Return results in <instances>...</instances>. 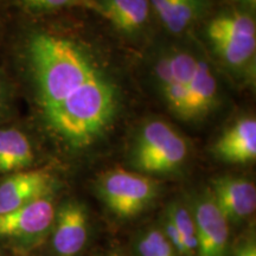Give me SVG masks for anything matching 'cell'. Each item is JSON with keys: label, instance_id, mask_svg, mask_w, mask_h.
Wrapping results in <instances>:
<instances>
[{"label": "cell", "instance_id": "obj_20", "mask_svg": "<svg viewBox=\"0 0 256 256\" xmlns=\"http://www.w3.org/2000/svg\"><path fill=\"white\" fill-rule=\"evenodd\" d=\"M10 104V90L4 78L0 76V119L4 116Z\"/></svg>", "mask_w": 256, "mask_h": 256}, {"label": "cell", "instance_id": "obj_15", "mask_svg": "<svg viewBox=\"0 0 256 256\" xmlns=\"http://www.w3.org/2000/svg\"><path fill=\"white\" fill-rule=\"evenodd\" d=\"M168 218L174 224L186 249V256H197L196 224L190 206L180 200H174L165 211Z\"/></svg>", "mask_w": 256, "mask_h": 256}, {"label": "cell", "instance_id": "obj_2", "mask_svg": "<svg viewBox=\"0 0 256 256\" xmlns=\"http://www.w3.org/2000/svg\"><path fill=\"white\" fill-rule=\"evenodd\" d=\"M148 74L166 107L178 119L204 120L220 104V83L206 51L196 43H170L156 48Z\"/></svg>", "mask_w": 256, "mask_h": 256}, {"label": "cell", "instance_id": "obj_9", "mask_svg": "<svg viewBox=\"0 0 256 256\" xmlns=\"http://www.w3.org/2000/svg\"><path fill=\"white\" fill-rule=\"evenodd\" d=\"M56 185L55 176L46 170H24L11 174L0 184V214L51 196Z\"/></svg>", "mask_w": 256, "mask_h": 256}, {"label": "cell", "instance_id": "obj_5", "mask_svg": "<svg viewBox=\"0 0 256 256\" xmlns=\"http://www.w3.org/2000/svg\"><path fill=\"white\" fill-rule=\"evenodd\" d=\"M95 188L107 209L122 220L133 218L148 209L159 194V184L150 176L122 168L104 171Z\"/></svg>", "mask_w": 256, "mask_h": 256}, {"label": "cell", "instance_id": "obj_6", "mask_svg": "<svg viewBox=\"0 0 256 256\" xmlns=\"http://www.w3.org/2000/svg\"><path fill=\"white\" fill-rule=\"evenodd\" d=\"M55 214L54 194L0 214V240L18 250H30L50 235Z\"/></svg>", "mask_w": 256, "mask_h": 256}, {"label": "cell", "instance_id": "obj_8", "mask_svg": "<svg viewBox=\"0 0 256 256\" xmlns=\"http://www.w3.org/2000/svg\"><path fill=\"white\" fill-rule=\"evenodd\" d=\"M50 234L56 256H78L89 238V214L84 204L72 198L63 202L56 208Z\"/></svg>", "mask_w": 256, "mask_h": 256}, {"label": "cell", "instance_id": "obj_1", "mask_svg": "<svg viewBox=\"0 0 256 256\" xmlns=\"http://www.w3.org/2000/svg\"><path fill=\"white\" fill-rule=\"evenodd\" d=\"M23 60L44 127L63 148L89 151L110 133L124 92L119 70L95 42L70 28H34Z\"/></svg>", "mask_w": 256, "mask_h": 256}, {"label": "cell", "instance_id": "obj_13", "mask_svg": "<svg viewBox=\"0 0 256 256\" xmlns=\"http://www.w3.org/2000/svg\"><path fill=\"white\" fill-rule=\"evenodd\" d=\"M153 16L174 37L188 34L206 14V0H150Z\"/></svg>", "mask_w": 256, "mask_h": 256}, {"label": "cell", "instance_id": "obj_18", "mask_svg": "<svg viewBox=\"0 0 256 256\" xmlns=\"http://www.w3.org/2000/svg\"><path fill=\"white\" fill-rule=\"evenodd\" d=\"M160 229L164 232V235L168 240V242L171 243L172 247L174 248V250L178 252V255L186 256V249H185L183 240H182L180 235H179L177 229H176L174 224L172 223V220L168 218V216L166 214L162 220V228Z\"/></svg>", "mask_w": 256, "mask_h": 256}, {"label": "cell", "instance_id": "obj_10", "mask_svg": "<svg viewBox=\"0 0 256 256\" xmlns=\"http://www.w3.org/2000/svg\"><path fill=\"white\" fill-rule=\"evenodd\" d=\"M209 191L229 223H241L256 209V188L248 178L220 176L210 182Z\"/></svg>", "mask_w": 256, "mask_h": 256}, {"label": "cell", "instance_id": "obj_12", "mask_svg": "<svg viewBox=\"0 0 256 256\" xmlns=\"http://www.w3.org/2000/svg\"><path fill=\"white\" fill-rule=\"evenodd\" d=\"M98 14L126 36L146 30L153 16L150 0H98Z\"/></svg>", "mask_w": 256, "mask_h": 256}, {"label": "cell", "instance_id": "obj_22", "mask_svg": "<svg viewBox=\"0 0 256 256\" xmlns=\"http://www.w3.org/2000/svg\"><path fill=\"white\" fill-rule=\"evenodd\" d=\"M115 256H119V255H115Z\"/></svg>", "mask_w": 256, "mask_h": 256}, {"label": "cell", "instance_id": "obj_14", "mask_svg": "<svg viewBox=\"0 0 256 256\" xmlns=\"http://www.w3.org/2000/svg\"><path fill=\"white\" fill-rule=\"evenodd\" d=\"M34 160V147L23 130L16 127L0 128V174L24 171Z\"/></svg>", "mask_w": 256, "mask_h": 256}, {"label": "cell", "instance_id": "obj_19", "mask_svg": "<svg viewBox=\"0 0 256 256\" xmlns=\"http://www.w3.org/2000/svg\"><path fill=\"white\" fill-rule=\"evenodd\" d=\"M234 256H256V238L254 232H249L247 235L240 238Z\"/></svg>", "mask_w": 256, "mask_h": 256}, {"label": "cell", "instance_id": "obj_3", "mask_svg": "<svg viewBox=\"0 0 256 256\" xmlns=\"http://www.w3.org/2000/svg\"><path fill=\"white\" fill-rule=\"evenodd\" d=\"M204 36L210 55L230 76L242 82H254L255 14L230 6L208 20Z\"/></svg>", "mask_w": 256, "mask_h": 256}, {"label": "cell", "instance_id": "obj_21", "mask_svg": "<svg viewBox=\"0 0 256 256\" xmlns=\"http://www.w3.org/2000/svg\"><path fill=\"white\" fill-rule=\"evenodd\" d=\"M232 6H236V8H242L244 11L255 14L256 0H232Z\"/></svg>", "mask_w": 256, "mask_h": 256}, {"label": "cell", "instance_id": "obj_16", "mask_svg": "<svg viewBox=\"0 0 256 256\" xmlns=\"http://www.w3.org/2000/svg\"><path fill=\"white\" fill-rule=\"evenodd\" d=\"M139 256H179L162 229H148L140 235L136 242Z\"/></svg>", "mask_w": 256, "mask_h": 256}, {"label": "cell", "instance_id": "obj_11", "mask_svg": "<svg viewBox=\"0 0 256 256\" xmlns=\"http://www.w3.org/2000/svg\"><path fill=\"white\" fill-rule=\"evenodd\" d=\"M217 159L226 164L246 165L256 159V120L243 116L220 134L212 146Z\"/></svg>", "mask_w": 256, "mask_h": 256}, {"label": "cell", "instance_id": "obj_7", "mask_svg": "<svg viewBox=\"0 0 256 256\" xmlns=\"http://www.w3.org/2000/svg\"><path fill=\"white\" fill-rule=\"evenodd\" d=\"M190 208L196 224L197 256H229V222L209 188L198 194Z\"/></svg>", "mask_w": 256, "mask_h": 256}, {"label": "cell", "instance_id": "obj_17", "mask_svg": "<svg viewBox=\"0 0 256 256\" xmlns=\"http://www.w3.org/2000/svg\"><path fill=\"white\" fill-rule=\"evenodd\" d=\"M28 8L34 12H54L62 8H82L98 14V0H20Z\"/></svg>", "mask_w": 256, "mask_h": 256}, {"label": "cell", "instance_id": "obj_4", "mask_svg": "<svg viewBox=\"0 0 256 256\" xmlns=\"http://www.w3.org/2000/svg\"><path fill=\"white\" fill-rule=\"evenodd\" d=\"M190 147L179 130L162 119L147 120L133 139L130 160L144 174H168L186 162Z\"/></svg>", "mask_w": 256, "mask_h": 256}]
</instances>
